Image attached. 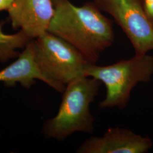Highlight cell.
<instances>
[{
	"label": "cell",
	"mask_w": 153,
	"mask_h": 153,
	"mask_svg": "<svg viewBox=\"0 0 153 153\" xmlns=\"http://www.w3.org/2000/svg\"><path fill=\"white\" fill-rule=\"evenodd\" d=\"M55 14L48 31L71 44L91 64L113 44L112 23L95 3L81 6L69 0H52Z\"/></svg>",
	"instance_id": "1"
},
{
	"label": "cell",
	"mask_w": 153,
	"mask_h": 153,
	"mask_svg": "<svg viewBox=\"0 0 153 153\" xmlns=\"http://www.w3.org/2000/svg\"><path fill=\"white\" fill-rule=\"evenodd\" d=\"M101 83L93 77L83 76L67 85L57 114L44 122L45 137L62 141L77 131L92 133L95 119L90 107Z\"/></svg>",
	"instance_id": "2"
},
{
	"label": "cell",
	"mask_w": 153,
	"mask_h": 153,
	"mask_svg": "<svg viewBox=\"0 0 153 153\" xmlns=\"http://www.w3.org/2000/svg\"><path fill=\"white\" fill-rule=\"evenodd\" d=\"M153 75V56L147 53L135 54L129 59L108 65L91 64L86 71V76L98 79L106 88L105 97L98 104L101 109H124L132 90L139 83L150 82Z\"/></svg>",
	"instance_id": "3"
},
{
	"label": "cell",
	"mask_w": 153,
	"mask_h": 153,
	"mask_svg": "<svg viewBox=\"0 0 153 153\" xmlns=\"http://www.w3.org/2000/svg\"><path fill=\"white\" fill-rule=\"evenodd\" d=\"M33 44L39 68L52 81L66 87L76 79L86 76L91 63L63 39L47 31L35 39Z\"/></svg>",
	"instance_id": "4"
},
{
	"label": "cell",
	"mask_w": 153,
	"mask_h": 153,
	"mask_svg": "<svg viewBox=\"0 0 153 153\" xmlns=\"http://www.w3.org/2000/svg\"><path fill=\"white\" fill-rule=\"evenodd\" d=\"M109 14L129 39L137 55L153 50V25L148 19L142 0H95Z\"/></svg>",
	"instance_id": "5"
},
{
	"label": "cell",
	"mask_w": 153,
	"mask_h": 153,
	"mask_svg": "<svg viewBox=\"0 0 153 153\" xmlns=\"http://www.w3.org/2000/svg\"><path fill=\"white\" fill-rule=\"evenodd\" d=\"M7 11L13 28L34 39L48 31L55 8L52 0H13Z\"/></svg>",
	"instance_id": "6"
},
{
	"label": "cell",
	"mask_w": 153,
	"mask_h": 153,
	"mask_svg": "<svg viewBox=\"0 0 153 153\" xmlns=\"http://www.w3.org/2000/svg\"><path fill=\"white\" fill-rule=\"evenodd\" d=\"M150 138L129 129L109 128L101 137H91L82 143L78 153H145L152 148Z\"/></svg>",
	"instance_id": "7"
},
{
	"label": "cell",
	"mask_w": 153,
	"mask_h": 153,
	"mask_svg": "<svg viewBox=\"0 0 153 153\" xmlns=\"http://www.w3.org/2000/svg\"><path fill=\"white\" fill-rule=\"evenodd\" d=\"M42 81L56 91L63 93L66 87L52 81L41 71L35 61L33 40L25 48L16 60L0 71V82L6 88H14L19 83L22 88L30 89L36 83Z\"/></svg>",
	"instance_id": "8"
},
{
	"label": "cell",
	"mask_w": 153,
	"mask_h": 153,
	"mask_svg": "<svg viewBox=\"0 0 153 153\" xmlns=\"http://www.w3.org/2000/svg\"><path fill=\"white\" fill-rule=\"evenodd\" d=\"M5 21L0 22V62L5 63L18 58L21 54L16 50L25 48L32 40L22 30L14 34H6L2 31Z\"/></svg>",
	"instance_id": "9"
},
{
	"label": "cell",
	"mask_w": 153,
	"mask_h": 153,
	"mask_svg": "<svg viewBox=\"0 0 153 153\" xmlns=\"http://www.w3.org/2000/svg\"><path fill=\"white\" fill-rule=\"evenodd\" d=\"M142 1L145 13L153 25V0H142Z\"/></svg>",
	"instance_id": "10"
},
{
	"label": "cell",
	"mask_w": 153,
	"mask_h": 153,
	"mask_svg": "<svg viewBox=\"0 0 153 153\" xmlns=\"http://www.w3.org/2000/svg\"><path fill=\"white\" fill-rule=\"evenodd\" d=\"M13 0H0V11L7 10Z\"/></svg>",
	"instance_id": "11"
}]
</instances>
